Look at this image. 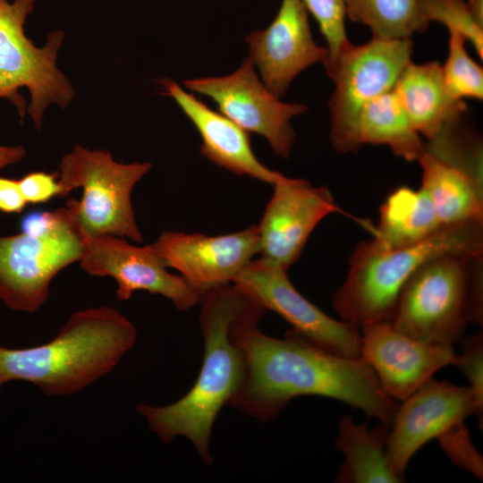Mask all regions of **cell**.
Returning <instances> with one entry per match:
<instances>
[{"label": "cell", "mask_w": 483, "mask_h": 483, "mask_svg": "<svg viewBox=\"0 0 483 483\" xmlns=\"http://www.w3.org/2000/svg\"><path fill=\"white\" fill-rule=\"evenodd\" d=\"M27 204L21 192L18 180L0 177V210L7 214H18Z\"/></svg>", "instance_id": "obj_31"}, {"label": "cell", "mask_w": 483, "mask_h": 483, "mask_svg": "<svg viewBox=\"0 0 483 483\" xmlns=\"http://www.w3.org/2000/svg\"><path fill=\"white\" fill-rule=\"evenodd\" d=\"M360 328V358L373 369L383 391L396 402L406 399L442 368L455 363L453 346L419 341L386 320Z\"/></svg>", "instance_id": "obj_16"}, {"label": "cell", "mask_w": 483, "mask_h": 483, "mask_svg": "<svg viewBox=\"0 0 483 483\" xmlns=\"http://www.w3.org/2000/svg\"><path fill=\"white\" fill-rule=\"evenodd\" d=\"M265 309L280 315L300 335L345 358H360V327L335 320L299 292L287 270L260 257L250 261L232 282Z\"/></svg>", "instance_id": "obj_10"}, {"label": "cell", "mask_w": 483, "mask_h": 483, "mask_svg": "<svg viewBox=\"0 0 483 483\" xmlns=\"http://www.w3.org/2000/svg\"><path fill=\"white\" fill-rule=\"evenodd\" d=\"M26 155L21 146L8 147L0 145V169L20 162Z\"/></svg>", "instance_id": "obj_32"}, {"label": "cell", "mask_w": 483, "mask_h": 483, "mask_svg": "<svg viewBox=\"0 0 483 483\" xmlns=\"http://www.w3.org/2000/svg\"><path fill=\"white\" fill-rule=\"evenodd\" d=\"M153 244L165 266L176 269L200 294L232 284L260 250L258 225L216 236L165 232Z\"/></svg>", "instance_id": "obj_15"}, {"label": "cell", "mask_w": 483, "mask_h": 483, "mask_svg": "<svg viewBox=\"0 0 483 483\" xmlns=\"http://www.w3.org/2000/svg\"><path fill=\"white\" fill-rule=\"evenodd\" d=\"M80 267L94 276H110L117 284L116 296L127 301L137 291L159 294L180 311L194 307L201 294L181 275L167 271L154 244L135 246L114 235L84 240Z\"/></svg>", "instance_id": "obj_12"}, {"label": "cell", "mask_w": 483, "mask_h": 483, "mask_svg": "<svg viewBox=\"0 0 483 483\" xmlns=\"http://www.w3.org/2000/svg\"><path fill=\"white\" fill-rule=\"evenodd\" d=\"M421 188L428 195L442 225L483 221V184L464 171L424 151Z\"/></svg>", "instance_id": "obj_21"}, {"label": "cell", "mask_w": 483, "mask_h": 483, "mask_svg": "<svg viewBox=\"0 0 483 483\" xmlns=\"http://www.w3.org/2000/svg\"><path fill=\"white\" fill-rule=\"evenodd\" d=\"M448 55L441 65L445 84L450 94L457 98H483V70L468 54L465 38L449 31Z\"/></svg>", "instance_id": "obj_25"}, {"label": "cell", "mask_w": 483, "mask_h": 483, "mask_svg": "<svg viewBox=\"0 0 483 483\" xmlns=\"http://www.w3.org/2000/svg\"><path fill=\"white\" fill-rule=\"evenodd\" d=\"M445 255L483 257V221L444 225L418 242L387 248L374 239L360 242L350 257L343 283L333 296L342 320L359 327L388 320L410 277Z\"/></svg>", "instance_id": "obj_4"}, {"label": "cell", "mask_w": 483, "mask_h": 483, "mask_svg": "<svg viewBox=\"0 0 483 483\" xmlns=\"http://www.w3.org/2000/svg\"><path fill=\"white\" fill-rule=\"evenodd\" d=\"M426 20L444 24L449 31L462 35L482 59L483 21L470 9L467 0H422Z\"/></svg>", "instance_id": "obj_26"}, {"label": "cell", "mask_w": 483, "mask_h": 483, "mask_svg": "<svg viewBox=\"0 0 483 483\" xmlns=\"http://www.w3.org/2000/svg\"><path fill=\"white\" fill-rule=\"evenodd\" d=\"M159 83L164 87L163 95L174 99L199 131L202 140L200 153L205 158L233 174L271 185L284 176L256 157L249 131L184 91L175 81L162 79Z\"/></svg>", "instance_id": "obj_18"}, {"label": "cell", "mask_w": 483, "mask_h": 483, "mask_svg": "<svg viewBox=\"0 0 483 483\" xmlns=\"http://www.w3.org/2000/svg\"><path fill=\"white\" fill-rule=\"evenodd\" d=\"M411 38H374L343 49L326 74L334 80L329 101L330 142L340 153L356 152L357 125L363 108L375 97L393 89L411 62Z\"/></svg>", "instance_id": "obj_8"}, {"label": "cell", "mask_w": 483, "mask_h": 483, "mask_svg": "<svg viewBox=\"0 0 483 483\" xmlns=\"http://www.w3.org/2000/svg\"><path fill=\"white\" fill-rule=\"evenodd\" d=\"M356 140L364 144L386 145L406 161H418L425 143L413 127L394 89L372 99L362 110L357 125Z\"/></svg>", "instance_id": "obj_23"}, {"label": "cell", "mask_w": 483, "mask_h": 483, "mask_svg": "<svg viewBox=\"0 0 483 483\" xmlns=\"http://www.w3.org/2000/svg\"><path fill=\"white\" fill-rule=\"evenodd\" d=\"M345 15L354 22L368 26L372 37L411 38L424 32L426 20L422 0H342Z\"/></svg>", "instance_id": "obj_24"}, {"label": "cell", "mask_w": 483, "mask_h": 483, "mask_svg": "<svg viewBox=\"0 0 483 483\" xmlns=\"http://www.w3.org/2000/svg\"><path fill=\"white\" fill-rule=\"evenodd\" d=\"M462 351L456 354L454 365L469 381L478 410V419L482 429L483 417V334H475L462 337Z\"/></svg>", "instance_id": "obj_29"}, {"label": "cell", "mask_w": 483, "mask_h": 483, "mask_svg": "<svg viewBox=\"0 0 483 483\" xmlns=\"http://www.w3.org/2000/svg\"><path fill=\"white\" fill-rule=\"evenodd\" d=\"M136 341V327L116 309L77 310L47 343L17 349L0 345V388L24 381L47 396L78 394L108 375Z\"/></svg>", "instance_id": "obj_3"}, {"label": "cell", "mask_w": 483, "mask_h": 483, "mask_svg": "<svg viewBox=\"0 0 483 483\" xmlns=\"http://www.w3.org/2000/svg\"><path fill=\"white\" fill-rule=\"evenodd\" d=\"M478 416L469 386L430 378L398 405L388 429L386 451L393 471L403 477L412 456L470 415Z\"/></svg>", "instance_id": "obj_13"}, {"label": "cell", "mask_w": 483, "mask_h": 483, "mask_svg": "<svg viewBox=\"0 0 483 483\" xmlns=\"http://www.w3.org/2000/svg\"><path fill=\"white\" fill-rule=\"evenodd\" d=\"M272 186L273 196L258 225L259 253L288 270L318 223L330 214L345 213L326 186L284 175Z\"/></svg>", "instance_id": "obj_14"}, {"label": "cell", "mask_w": 483, "mask_h": 483, "mask_svg": "<svg viewBox=\"0 0 483 483\" xmlns=\"http://www.w3.org/2000/svg\"><path fill=\"white\" fill-rule=\"evenodd\" d=\"M394 90L415 130L428 140L446 127L460 122L466 111L463 100L448 91L436 62L410 63L402 71Z\"/></svg>", "instance_id": "obj_19"}, {"label": "cell", "mask_w": 483, "mask_h": 483, "mask_svg": "<svg viewBox=\"0 0 483 483\" xmlns=\"http://www.w3.org/2000/svg\"><path fill=\"white\" fill-rule=\"evenodd\" d=\"M444 453L460 469L483 479V457L475 447L464 420L460 421L437 438Z\"/></svg>", "instance_id": "obj_28"}, {"label": "cell", "mask_w": 483, "mask_h": 483, "mask_svg": "<svg viewBox=\"0 0 483 483\" xmlns=\"http://www.w3.org/2000/svg\"><path fill=\"white\" fill-rule=\"evenodd\" d=\"M83 248L72 216L45 235L0 236V301L14 311H37L47 301L53 278L79 261Z\"/></svg>", "instance_id": "obj_9"}, {"label": "cell", "mask_w": 483, "mask_h": 483, "mask_svg": "<svg viewBox=\"0 0 483 483\" xmlns=\"http://www.w3.org/2000/svg\"><path fill=\"white\" fill-rule=\"evenodd\" d=\"M57 174L33 172L18 180L21 192L27 203H44L61 196Z\"/></svg>", "instance_id": "obj_30"}, {"label": "cell", "mask_w": 483, "mask_h": 483, "mask_svg": "<svg viewBox=\"0 0 483 483\" xmlns=\"http://www.w3.org/2000/svg\"><path fill=\"white\" fill-rule=\"evenodd\" d=\"M250 58L233 73L184 80L190 90L214 100L221 113L249 132L266 138L277 156L287 157L295 132L291 119L303 114V104L283 103L262 83Z\"/></svg>", "instance_id": "obj_11"}, {"label": "cell", "mask_w": 483, "mask_h": 483, "mask_svg": "<svg viewBox=\"0 0 483 483\" xmlns=\"http://www.w3.org/2000/svg\"><path fill=\"white\" fill-rule=\"evenodd\" d=\"M35 2L0 0V98H8L23 118L26 102L19 89L26 87L30 94L28 113L40 130L46 108L53 103L64 108L74 90L56 67L64 33H50L40 48L25 36L23 26Z\"/></svg>", "instance_id": "obj_7"}, {"label": "cell", "mask_w": 483, "mask_h": 483, "mask_svg": "<svg viewBox=\"0 0 483 483\" xmlns=\"http://www.w3.org/2000/svg\"><path fill=\"white\" fill-rule=\"evenodd\" d=\"M315 18L327 44L326 71L335 64L340 53L349 45L345 30V12L342 0H302Z\"/></svg>", "instance_id": "obj_27"}, {"label": "cell", "mask_w": 483, "mask_h": 483, "mask_svg": "<svg viewBox=\"0 0 483 483\" xmlns=\"http://www.w3.org/2000/svg\"><path fill=\"white\" fill-rule=\"evenodd\" d=\"M200 302L204 356L194 385L170 404L140 402L136 410L162 442L184 436L202 461L210 465L209 444L215 420L237 391L244 373V357L235 326L242 316L260 305L233 283L204 292Z\"/></svg>", "instance_id": "obj_2"}, {"label": "cell", "mask_w": 483, "mask_h": 483, "mask_svg": "<svg viewBox=\"0 0 483 483\" xmlns=\"http://www.w3.org/2000/svg\"><path fill=\"white\" fill-rule=\"evenodd\" d=\"M249 58L258 67L267 89L283 97L303 70L327 58V48L313 39L309 12L302 0H282L274 21L248 37Z\"/></svg>", "instance_id": "obj_17"}, {"label": "cell", "mask_w": 483, "mask_h": 483, "mask_svg": "<svg viewBox=\"0 0 483 483\" xmlns=\"http://www.w3.org/2000/svg\"><path fill=\"white\" fill-rule=\"evenodd\" d=\"M61 196L81 188L80 200L69 199L72 221L83 239L101 235L126 237L141 242L131 195L136 183L149 171L148 162L122 164L105 150L75 146L60 163Z\"/></svg>", "instance_id": "obj_6"}, {"label": "cell", "mask_w": 483, "mask_h": 483, "mask_svg": "<svg viewBox=\"0 0 483 483\" xmlns=\"http://www.w3.org/2000/svg\"><path fill=\"white\" fill-rule=\"evenodd\" d=\"M482 263L465 255L428 261L406 282L387 321L419 341L453 346L468 323L482 326Z\"/></svg>", "instance_id": "obj_5"}, {"label": "cell", "mask_w": 483, "mask_h": 483, "mask_svg": "<svg viewBox=\"0 0 483 483\" xmlns=\"http://www.w3.org/2000/svg\"><path fill=\"white\" fill-rule=\"evenodd\" d=\"M442 226L427 192L401 186L379 208L374 240L387 248L410 245L430 236Z\"/></svg>", "instance_id": "obj_22"}, {"label": "cell", "mask_w": 483, "mask_h": 483, "mask_svg": "<svg viewBox=\"0 0 483 483\" xmlns=\"http://www.w3.org/2000/svg\"><path fill=\"white\" fill-rule=\"evenodd\" d=\"M265 310L258 307L236 323L244 373L230 406L267 422L293 398L318 395L344 402L390 427L399 404L383 391L362 358L326 352L292 329L283 338L269 336L257 326Z\"/></svg>", "instance_id": "obj_1"}, {"label": "cell", "mask_w": 483, "mask_h": 483, "mask_svg": "<svg viewBox=\"0 0 483 483\" xmlns=\"http://www.w3.org/2000/svg\"><path fill=\"white\" fill-rule=\"evenodd\" d=\"M389 428L380 424L369 428L357 424L352 416L343 417L338 427L335 447L343 453L335 479L340 483H401L405 478L395 474L389 462L386 443Z\"/></svg>", "instance_id": "obj_20"}]
</instances>
